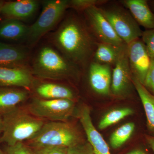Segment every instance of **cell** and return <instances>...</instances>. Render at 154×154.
Here are the masks:
<instances>
[{"instance_id":"obj_4","label":"cell","mask_w":154,"mask_h":154,"mask_svg":"<svg viewBox=\"0 0 154 154\" xmlns=\"http://www.w3.org/2000/svg\"><path fill=\"white\" fill-rule=\"evenodd\" d=\"M77 66L49 46H43L33 60V74L42 79L60 80L75 74Z\"/></svg>"},{"instance_id":"obj_9","label":"cell","mask_w":154,"mask_h":154,"mask_svg":"<svg viewBox=\"0 0 154 154\" xmlns=\"http://www.w3.org/2000/svg\"><path fill=\"white\" fill-rule=\"evenodd\" d=\"M127 45L128 62L132 76L143 85L151 63V58L145 45L139 38Z\"/></svg>"},{"instance_id":"obj_14","label":"cell","mask_w":154,"mask_h":154,"mask_svg":"<svg viewBox=\"0 0 154 154\" xmlns=\"http://www.w3.org/2000/svg\"><path fill=\"white\" fill-rule=\"evenodd\" d=\"M38 7V2L35 0L8 2L4 3L1 14L6 19L23 21L33 16Z\"/></svg>"},{"instance_id":"obj_6","label":"cell","mask_w":154,"mask_h":154,"mask_svg":"<svg viewBox=\"0 0 154 154\" xmlns=\"http://www.w3.org/2000/svg\"><path fill=\"white\" fill-rule=\"evenodd\" d=\"M74 100L70 99L47 100L35 98L25 110L31 115L50 121H66L75 109Z\"/></svg>"},{"instance_id":"obj_24","label":"cell","mask_w":154,"mask_h":154,"mask_svg":"<svg viewBox=\"0 0 154 154\" xmlns=\"http://www.w3.org/2000/svg\"><path fill=\"white\" fill-rule=\"evenodd\" d=\"M105 0H72L69 1V7L78 11H85L93 7L103 5L107 2Z\"/></svg>"},{"instance_id":"obj_33","label":"cell","mask_w":154,"mask_h":154,"mask_svg":"<svg viewBox=\"0 0 154 154\" xmlns=\"http://www.w3.org/2000/svg\"><path fill=\"white\" fill-rule=\"evenodd\" d=\"M4 3H5V2H3V1H0V15H1V12H2V8Z\"/></svg>"},{"instance_id":"obj_18","label":"cell","mask_w":154,"mask_h":154,"mask_svg":"<svg viewBox=\"0 0 154 154\" xmlns=\"http://www.w3.org/2000/svg\"><path fill=\"white\" fill-rule=\"evenodd\" d=\"M35 91L38 98L42 99L74 100L75 99L74 94L69 88L54 83H41L36 86Z\"/></svg>"},{"instance_id":"obj_25","label":"cell","mask_w":154,"mask_h":154,"mask_svg":"<svg viewBox=\"0 0 154 154\" xmlns=\"http://www.w3.org/2000/svg\"><path fill=\"white\" fill-rule=\"evenodd\" d=\"M67 154H95L94 149L88 142L85 141L68 148Z\"/></svg>"},{"instance_id":"obj_8","label":"cell","mask_w":154,"mask_h":154,"mask_svg":"<svg viewBox=\"0 0 154 154\" xmlns=\"http://www.w3.org/2000/svg\"><path fill=\"white\" fill-rule=\"evenodd\" d=\"M89 29L100 42L123 47L126 44L119 38L100 8L93 7L85 11Z\"/></svg>"},{"instance_id":"obj_1","label":"cell","mask_w":154,"mask_h":154,"mask_svg":"<svg viewBox=\"0 0 154 154\" xmlns=\"http://www.w3.org/2000/svg\"><path fill=\"white\" fill-rule=\"evenodd\" d=\"M91 33L79 18L70 16L56 30L52 41L69 61L76 66H82L94 55L98 44Z\"/></svg>"},{"instance_id":"obj_22","label":"cell","mask_w":154,"mask_h":154,"mask_svg":"<svg viewBox=\"0 0 154 154\" xmlns=\"http://www.w3.org/2000/svg\"><path fill=\"white\" fill-rule=\"evenodd\" d=\"M135 129L132 122L125 123L116 130L110 136V143L113 149L119 148L128 140Z\"/></svg>"},{"instance_id":"obj_29","label":"cell","mask_w":154,"mask_h":154,"mask_svg":"<svg viewBox=\"0 0 154 154\" xmlns=\"http://www.w3.org/2000/svg\"><path fill=\"white\" fill-rule=\"evenodd\" d=\"M143 85L154 95V57L151 58L150 65Z\"/></svg>"},{"instance_id":"obj_11","label":"cell","mask_w":154,"mask_h":154,"mask_svg":"<svg viewBox=\"0 0 154 154\" xmlns=\"http://www.w3.org/2000/svg\"><path fill=\"white\" fill-rule=\"evenodd\" d=\"M78 118L87 136L88 140L95 154H110L109 146L102 135L95 128L91 117L90 108L87 105L80 107L77 113Z\"/></svg>"},{"instance_id":"obj_7","label":"cell","mask_w":154,"mask_h":154,"mask_svg":"<svg viewBox=\"0 0 154 154\" xmlns=\"http://www.w3.org/2000/svg\"><path fill=\"white\" fill-rule=\"evenodd\" d=\"M113 30L126 45L141 37L143 31L129 11L118 6L101 8Z\"/></svg>"},{"instance_id":"obj_31","label":"cell","mask_w":154,"mask_h":154,"mask_svg":"<svg viewBox=\"0 0 154 154\" xmlns=\"http://www.w3.org/2000/svg\"><path fill=\"white\" fill-rule=\"evenodd\" d=\"M127 154H147L145 152L140 149H136Z\"/></svg>"},{"instance_id":"obj_17","label":"cell","mask_w":154,"mask_h":154,"mask_svg":"<svg viewBox=\"0 0 154 154\" xmlns=\"http://www.w3.org/2000/svg\"><path fill=\"white\" fill-rule=\"evenodd\" d=\"M28 96L25 89L0 87V115L2 116L16 109L27 100Z\"/></svg>"},{"instance_id":"obj_19","label":"cell","mask_w":154,"mask_h":154,"mask_svg":"<svg viewBox=\"0 0 154 154\" xmlns=\"http://www.w3.org/2000/svg\"><path fill=\"white\" fill-rule=\"evenodd\" d=\"M132 81L143 105L148 129L154 133V95L136 78L132 76Z\"/></svg>"},{"instance_id":"obj_21","label":"cell","mask_w":154,"mask_h":154,"mask_svg":"<svg viewBox=\"0 0 154 154\" xmlns=\"http://www.w3.org/2000/svg\"><path fill=\"white\" fill-rule=\"evenodd\" d=\"M126 45L120 47L107 43H98L94 53V62L114 66Z\"/></svg>"},{"instance_id":"obj_27","label":"cell","mask_w":154,"mask_h":154,"mask_svg":"<svg viewBox=\"0 0 154 154\" xmlns=\"http://www.w3.org/2000/svg\"><path fill=\"white\" fill-rule=\"evenodd\" d=\"M4 152L5 154H33L30 148L24 143H19L14 146H7Z\"/></svg>"},{"instance_id":"obj_35","label":"cell","mask_w":154,"mask_h":154,"mask_svg":"<svg viewBox=\"0 0 154 154\" xmlns=\"http://www.w3.org/2000/svg\"><path fill=\"white\" fill-rule=\"evenodd\" d=\"M0 154H5V152L2 150V149L0 148Z\"/></svg>"},{"instance_id":"obj_5","label":"cell","mask_w":154,"mask_h":154,"mask_svg":"<svg viewBox=\"0 0 154 154\" xmlns=\"http://www.w3.org/2000/svg\"><path fill=\"white\" fill-rule=\"evenodd\" d=\"M69 7V1L50 0L43 2L42 11L38 19L29 27L26 38L33 45L57 25Z\"/></svg>"},{"instance_id":"obj_12","label":"cell","mask_w":154,"mask_h":154,"mask_svg":"<svg viewBox=\"0 0 154 154\" xmlns=\"http://www.w3.org/2000/svg\"><path fill=\"white\" fill-rule=\"evenodd\" d=\"M111 66L92 62L88 69V80L91 89L99 95L108 96L111 93Z\"/></svg>"},{"instance_id":"obj_13","label":"cell","mask_w":154,"mask_h":154,"mask_svg":"<svg viewBox=\"0 0 154 154\" xmlns=\"http://www.w3.org/2000/svg\"><path fill=\"white\" fill-rule=\"evenodd\" d=\"M32 72L27 68L0 67V87L30 90L34 86Z\"/></svg>"},{"instance_id":"obj_26","label":"cell","mask_w":154,"mask_h":154,"mask_svg":"<svg viewBox=\"0 0 154 154\" xmlns=\"http://www.w3.org/2000/svg\"><path fill=\"white\" fill-rule=\"evenodd\" d=\"M141 37L150 57H154V29L143 31Z\"/></svg>"},{"instance_id":"obj_20","label":"cell","mask_w":154,"mask_h":154,"mask_svg":"<svg viewBox=\"0 0 154 154\" xmlns=\"http://www.w3.org/2000/svg\"><path fill=\"white\" fill-rule=\"evenodd\" d=\"M29 27L21 21L6 19L0 23V38L17 41L26 38Z\"/></svg>"},{"instance_id":"obj_15","label":"cell","mask_w":154,"mask_h":154,"mask_svg":"<svg viewBox=\"0 0 154 154\" xmlns=\"http://www.w3.org/2000/svg\"><path fill=\"white\" fill-rule=\"evenodd\" d=\"M120 3L127 9L139 25L146 29H154V13L146 0H122Z\"/></svg>"},{"instance_id":"obj_2","label":"cell","mask_w":154,"mask_h":154,"mask_svg":"<svg viewBox=\"0 0 154 154\" xmlns=\"http://www.w3.org/2000/svg\"><path fill=\"white\" fill-rule=\"evenodd\" d=\"M2 118L3 131L0 143H4L9 146L31 139L45 122L31 115L25 109L19 107L3 115Z\"/></svg>"},{"instance_id":"obj_32","label":"cell","mask_w":154,"mask_h":154,"mask_svg":"<svg viewBox=\"0 0 154 154\" xmlns=\"http://www.w3.org/2000/svg\"><path fill=\"white\" fill-rule=\"evenodd\" d=\"M3 128V122L2 116L0 115V138L2 133Z\"/></svg>"},{"instance_id":"obj_28","label":"cell","mask_w":154,"mask_h":154,"mask_svg":"<svg viewBox=\"0 0 154 154\" xmlns=\"http://www.w3.org/2000/svg\"><path fill=\"white\" fill-rule=\"evenodd\" d=\"M30 148L33 154H67L68 149V148L59 147H44Z\"/></svg>"},{"instance_id":"obj_34","label":"cell","mask_w":154,"mask_h":154,"mask_svg":"<svg viewBox=\"0 0 154 154\" xmlns=\"http://www.w3.org/2000/svg\"><path fill=\"white\" fill-rule=\"evenodd\" d=\"M151 5L152 8L153 10L154 11V1H152V2H151Z\"/></svg>"},{"instance_id":"obj_30","label":"cell","mask_w":154,"mask_h":154,"mask_svg":"<svg viewBox=\"0 0 154 154\" xmlns=\"http://www.w3.org/2000/svg\"><path fill=\"white\" fill-rule=\"evenodd\" d=\"M146 140L154 152V137L146 136Z\"/></svg>"},{"instance_id":"obj_16","label":"cell","mask_w":154,"mask_h":154,"mask_svg":"<svg viewBox=\"0 0 154 154\" xmlns=\"http://www.w3.org/2000/svg\"><path fill=\"white\" fill-rule=\"evenodd\" d=\"M28 56L23 48L0 42V67L27 68Z\"/></svg>"},{"instance_id":"obj_23","label":"cell","mask_w":154,"mask_h":154,"mask_svg":"<svg viewBox=\"0 0 154 154\" xmlns=\"http://www.w3.org/2000/svg\"><path fill=\"white\" fill-rule=\"evenodd\" d=\"M133 110L129 107H123L114 109L105 114L99 122L98 128L104 130L121 121L127 116L132 115Z\"/></svg>"},{"instance_id":"obj_10","label":"cell","mask_w":154,"mask_h":154,"mask_svg":"<svg viewBox=\"0 0 154 154\" xmlns=\"http://www.w3.org/2000/svg\"><path fill=\"white\" fill-rule=\"evenodd\" d=\"M112 72L111 93L116 96H123L134 86L132 74L130 68L127 45L122 51Z\"/></svg>"},{"instance_id":"obj_3","label":"cell","mask_w":154,"mask_h":154,"mask_svg":"<svg viewBox=\"0 0 154 154\" xmlns=\"http://www.w3.org/2000/svg\"><path fill=\"white\" fill-rule=\"evenodd\" d=\"M84 141L76 128L66 121L45 122L37 134L24 143L31 148L44 147L69 148Z\"/></svg>"}]
</instances>
